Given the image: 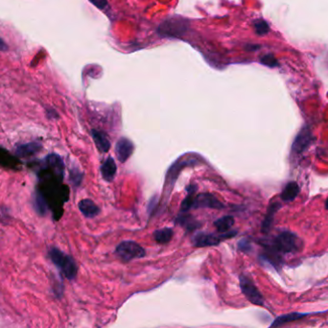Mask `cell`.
Here are the masks:
<instances>
[{"instance_id":"3957f363","label":"cell","mask_w":328,"mask_h":328,"mask_svg":"<svg viewBox=\"0 0 328 328\" xmlns=\"http://www.w3.org/2000/svg\"><path fill=\"white\" fill-rule=\"evenodd\" d=\"M299 243V239L295 234L284 232L276 237L274 242V248L277 251L289 253L298 250Z\"/></svg>"},{"instance_id":"ffe728a7","label":"cell","mask_w":328,"mask_h":328,"mask_svg":"<svg viewBox=\"0 0 328 328\" xmlns=\"http://www.w3.org/2000/svg\"><path fill=\"white\" fill-rule=\"evenodd\" d=\"M173 237V230L169 228H164L157 230L154 233V238L159 244H166L171 241Z\"/></svg>"},{"instance_id":"5bb4252c","label":"cell","mask_w":328,"mask_h":328,"mask_svg":"<svg viewBox=\"0 0 328 328\" xmlns=\"http://www.w3.org/2000/svg\"><path fill=\"white\" fill-rule=\"evenodd\" d=\"M281 207V204L279 203H273L270 204L268 211H267V215H266L265 219L262 223V233L264 234H268L272 228V224H273V220L275 217V214L277 213L278 209Z\"/></svg>"},{"instance_id":"e0dca14e","label":"cell","mask_w":328,"mask_h":328,"mask_svg":"<svg viewBox=\"0 0 328 328\" xmlns=\"http://www.w3.org/2000/svg\"><path fill=\"white\" fill-rule=\"evenodd\" d=\"M34 204H35V208H36L37 212L41 216H45L47 214L48 203H47L46 197L44 196L43 192L40 189H37V193L35 195V203H34Z\"/></svg>"},{"instance_id":"ac0fdd59","label":"cell","mask_w":328,"mask_h":328,"mask_svg":"<svg viewBox=\"0 0 328 328\" xmlns=\"http://www.w3.org/2000/svg\"><path fill=\"white\" fill-rule=\"evenodd\" d=\"M305 316V314H300V313H291V314H286L279 317L278 319H276V321L273 323V325L271 326L270 328H277L281 327L283 325L293 322V321H297L301 318H303Z\"/></svg>"},{"instance_id":"7c38bea8","label":"cell","mask_w":328,"mask_h":328,"mask_svg":"<svg viewBox=\"0 0 328 328\" xmlns=\"http://www.w3.org/2000/svg\"><path fill=\"white\" fill-rule=\"evenodd\" d=\"M92 133H93V138H94L97 149L102 153L108 152L110 148V141H109V138L107 137V135L98 130H93Z\"/></svg>"},{"instance_id":"277c9868","label":"cell","mask_w":328,"mask_h":328,"mask_svg":"<svg viewBox=\"0 0 328 328\" xmlns=\"http://www.w3.org/2000/svg\"><path fill=\"white\" fill-rule=\"evenodd\" d=\"M240 287L245 295V297L250 300L252 304L262 306L264 304V297L257 289V287L254 285V283L248 278L247 276H241L240 277Z\"/></svg>"},{"instance_id":"484cf974","label":"cell","mask_w":328,"mask_h":328,"mask_svg":"<svg viewBox=\"0 0 328 328\" xmlns=\"http://www.w3.org/2000/svg\"><path fill=\"white\" fill-rule=\"evenodd\" d=\"M91 1L98 8H103L106 5V0H91Z\"/></svg>"},{"instance_id":"d4e9b609","label":"cell","mask_w":328,"mask_h":328,"mask_svg":"<svg viewBox=\"0 0 328 328\" xmlns=\"http://www.w3.org/2000/svg\"><path fill=\"white\" fill-rule=\"evenodd\" d=\"M239 249L241 250H244V251H248L250 249V243L246 240H242L239 243Z\"/></svg>"},{"instance_id":"30bf717a","label":"cell","mask_w":328,"mask_h":328,"mask_svg":"<svg viewBox=\"0 0 328 328\" xmlns=\"http://www.w3.org/2000/svg\"><path fill=\"white\" fill-rule=\"evenodd\" d=\"M79 209L82 212V214L87 218H94L100 213V208L94 201L90 199L82 200L79 203Z\"/></svg>"},{"instance_id":"2e32d148","label":"cell","mask_w":328,"mask_h":328,"mask_svg":"<svg viewBox=\"0 0 328 328\" xmlns=\"http://www.w3.org/2000/svg\"><path fill=\"white\" fill-rule=\"evenodd\" d=\"M0 164L6 168L16 169V167L20 165V161L16 157L11 156L7 151L0 148Z\"/></svg>"},{"instance_id":"8fae6325","label":"cell","mask_w":328,"mask_h":328,"mask_svg":"<svg viewBox=\"0 0 328 328\" xmlns=\"http://www.w3.org/2000/svg\"><path fill=\"white\" fill-rule=\"evenodd\" d=\"M42 150V144L39 142H30L19 145L16 149V154L18 156L27 157L38 154Z\"/></svg>"},{"instance_id":"44dd1931","label":"cell","mask_w":328,"mask_h":328,"mask_svg":"<svg viewBox=\"0 0 328 328\" xmlns=\"http://www.w3.org/2000/svg\"><path fill=\"white\" fill-rule=\"evenodd\" d=\"M176 223L180 224L181 226L187 229V231H193L197 228H199L200 224L197 223L194 219L189 215H181L176 219Z\"/></svg>"},{"instance_id":"83f0119b","label":"cell","mask_w":328,"mask_h":328,"mask_svg":"<svg viewBox=\"0 0 328 328\" xmlns=\"http://www.w3.org/2000/svg\"><path fill=\"white\" fill-rule=\"evenodd\" d=\"M326 208L328 210V199L327 200V203H326Z\"/></svg>"},{"instance_id":"603a6c76","label":"cell","mask_w":328,"mask_h":328,"mask_svg":"<svg viewBox=\"0 0 328 328\" xmlns=\"http://www.w3.org/2000/svg\"><path fill=\"white\" fill-rule=\"evenodd\" d=\"M262 63L268 66L273 67V66L277 65V60L273 56H266L262 59Z\"/></svg>"},{"instance_id":"6da1fadb","label":"cell","mask_w":328,"mask_h":328,"mask_svg":"<svg viewBox=\"0 0 328 328\" xmlns=\"http://www.w3.org/2000/svg\"><path fill=\"white\" fill-rule=\"evenodd\" d=\"M49 256L52 262L62 271L66 279L73 280L76 277L78 269L74 259L71 256L56 248H52L49 250Z\"/></svg>"},{"instance_id":"4fadbf2b","label":"cell","mask_w":328,"mask_h":328,"mask_svg":"<svg viewBox=\"0 0 328 328\" xmlns=\"http://www.w3.org/2000/svg\"><path fill=\"white\" fill-rule=\"evenodd\" d=\"M116 170H117V168H116L114 159L111 156H109L104 161V163L102 164V167H101V172H102V176H103L104 180H106L108 182H111L113 180L114 176L116 175Z\"/></svg>"},{"instance_id":"7a4b0ae2","label":"cell","mask_w":328,"mask_h":328,"mask_svg":"<svg viewBox=\"0 0 328 328\" xmlns=\"http://www.w3.org/2000/svg\"><path fill=\"white\" fill-rule=\"evenodd\" d=\"M116 254L120 259L129 262L134 259L142 258L145 256L146 251L134 241H123L116 247Z\"/></svg>"},{"instance_id":"9a60e30c","label":"cell","mask_w":328,"mask_h":328,"mask_svg":"<svg viewBox=\"0 0 328 328\" xmlns=\"http://www.w3.org/2000/svg\"><path fill=\"white\" fill-rule=\"evenodd\" d=\"M299 193V187L297 183L291 182L283 189L281 192V199L284 202H292L296 199Z\"/></svg>"},{"instance_id":"7402d4cb","label":"cell","mask_w":328,"mask_h":328,"mask_svg":"<svg viewBox=\"0 0 328 328\" xmlns=\"http://www.w3.org/2000/svg\"><path fill=\"white\" fill-rule=\"evenodd\" d=\"M193 194H188L187 197L183 201L182 203V205H181V208H182V211L183 212H187L188 210H190L192 208V205H193Z\"/></svg>"},{"instance_id":"9c48e42d","label":"cell","mask_w":328,"mask_h":328,"mask_svg":"<svg viewBox=\"0 0 328 328\" xmlns=\"http://www.w3.org/2000/svg\"><path fill=\"white\" fill-rule=\"evenodd\" d=\"M311 141H312L311 133L305 129L297 135V139L295 140L292 149H293L294 152H296L297 154L301 153L309 146V144L311 143Z\"/></svg>"},{"instance_id":"8992f818","label":"cell","mask_w":328,"mask_h":328,"mask_svg":"<svg viewBox=\"0 0 328 328\" xmlns=\"http://www.w3.org/2000/svg\"><path fill=\"white\" fill-rule=\"evenodd\" d=\"M224 204L219 201L218 199L209 193L199 194L193 198V205L192 208H214V209H221L224 208Z\"/></svg>"},{"instance_id":"52a82bcc","label":"cell","mask_w":328,"mask_h":328,"mask_svg":"<svg viewBox=\"0 0 328 328\" xmlns=\"http://www.w3.org/2000/svg\"><path fill=\"white\" fill-rule=\"evenodd\" d=\"M47 169L53 175L55 179L62 182L64 174V164L61 156L56 154H51L46 159Z\"/></svg>"},{"instance_id":"4316f807","label":"cell","mask_w":328,"mask_h":328,"mask_svg":"<svg viewBox=\"0 0 328 328\" xmlns=\"http://www.w3.org/2000/svg\"><path fill=\"white\" fill-rule=\"evenodd\" d=\"M7 50H8V46L2 39H0V51H7Z\"/></svg>"},{"instance_id":"d6986e66","label":"cell","mask_w":328,"mask_h":328,"mask_svg":"<svg viewBox=\"0 0 328 328\" xmlns=\"http://www.w3.org/2000/svg\"><path fill=\"white\" fill-rule=\"evenodd\" d=\"M234 225V218L233 216H224L214 222V226L218 230L219 233H228Z\"/></svg>"},{"instance_id":"5b68a950","label":"cell","mask_w":328,"mask_h":328,"mask_svg":"<svg viewBox=\"0 0 328 328\" xmlns=\"http://www.w3.org/2000/svg\"><path fill=\"white\" fill-rule=\"evenodd\" d=\"M236 235V232L225 233L222 234H204L200 233L193 237V244L197 248L216 246L220 244L223 240L234 237Z\"/></svg>"},{"instance_id":"cb8c5ba5","label":"cell","mask_w":328,"mask_h":328,"mask_svg":"<svg viewBox=\"0 0 328 328\" xmlns=\"http://www.w3.org/2000/svg\"><path fill=\"white\" fill-rule=\"evenodd\" d=\"M70 176H71V181L74 183V185L78 186L79 184L81 183V181H82L81 173L77 172V171H71Z\"/></svg>"},{"instance_id":"ba28073f","label":"cell","mask_w":328,"mask_h":328,"mask_svg":"<svg viewBox=\"0 0 328 328\" xmlns=\"http://www.w3.org/2000/svg\"><path fill=\"white\" fill-rule=\"evenodd\" d=\"M134 153V144L133 142L126 139V138H121L119 141H117L115 145V154L120 162H126L132 154Z\"/></svg>"}]
</instances>
